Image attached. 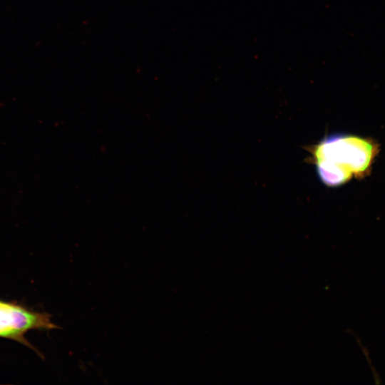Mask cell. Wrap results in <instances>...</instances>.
Masks as SVG:
<instances>
[{
  "label": "cell",
  "instance_id": "1",
  "mask_svg": "<svg viewBox=\"0 0 385 385\" xmlns=\"http://www.w3.org/2000/svg\"><path fill=\"white\" fill-rule=\"evenodd\" d=\"M319 180L327 186L337 187L352 177L365 175L378 152L370 139L336 133L327 135L309 149Z\"/></svg>",
  "mask_w": 385,
  "mask_h": 385
},
{
  "label": "cell",
  "instance_id": "2",
  "mask_svg": "<svg viewBox=\"0 0 385 385\" xmlns=\"http://www.w3.org/2000/svg\"><path fill=\"white\" fill-rule=\"evenodd\" d=\"M51 327L46 318L19 307L2 302L0 305V337H14L36 327Z\"/></svg>",
  "mask_w": 385,
  "mask_h": 385
},
{
  "label": "cell",
  "instance_id": "3",
  "mask_svg": "<svg viewBox=\"0 0 385 385\" xmlns=\"http://www.w3.org/2000/svg\"><path fill=\"white\" fill-rule=\"evenodd\" d=\"M2 304V302H0V305Z\"/></svg>",
  "mask_w": 385,
  "mask_h": 385
}]
</instances>
